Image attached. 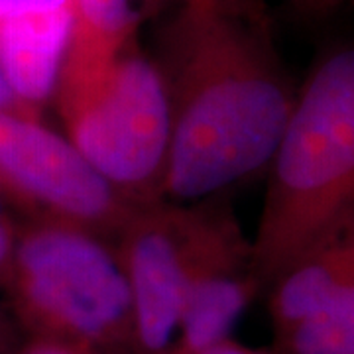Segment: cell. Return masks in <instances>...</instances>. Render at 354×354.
<instances>
[{
    "instance_id": "obj_13",
    "label": "cell",
    "mask_w": 354,
    "mask_h": 354,
    "mask_svg": "<svg viewBox=\"0 0 354 354\" xmlns=\"http://www.w3.org/2000/svg\"><path fill=\"white\" fill-rule=\"evenodd\" d=\"M354 0H286L291 12L307 22H321L353 4Z\"/></svg>"
},
{
    "instance_id": "obj_3",
    "label": "cell",
    "mask_w": 354,
    "mask_h": 354,
    "mask_svg": "<svg viewBox=\"0 0 354 354\" xmlns=\"http://www.w3.org/2000/svg\"><path fill=\"white\" fill-rule=\"evenodd\" d=\"M14 315L34 335L93 354L134 348V315L113 242L81 228H18L6 286Z\"/></svg>"
},
{
    "instance_id": "obj_2",
    "label": "cell",
    "mask_w": 354,
    "mask_h": 354,
    "mask_svg": "<svg viewBox=\"0 0 354 354\" xmlns=\"http://www.w3.org/2000/svg\"><path fill=\"white\" fill-rule=\"evenodd\" d=\"M266 176L250 239L260 290L354 218V44L325 51L311 67Z\"/></svg>"
},
{
    "instance_id": "obj_8",
    "label": "cell",
    "mask_w": 354,
    "mask_h": 354,
    "mask_svg": "<svg viewBox=\"0 0 354 354\" xmlns=\"http://www.w3.org/2000/svg\"><path fill=\"white\" fill-rule=\"evenodd\" d=\"M71 24L55 79V104L64 114L83 101L136 44L153 0H67Z\"/></svg>"
},
{
    "instance_id": "obj_5",
    "label": "cell",
    "mask_w": 354,
    "mask_h": 354,
    "mask_svg": "<svg viewBox=\"0 0 354 354\" xmlns=\"http://www.w3.org/2000/svg\"><path fill=\"white\" fill-rule=\"evenodd\" d=\"M236 216L216 199L140 203L114 236L134 315L138 354H167L191 279Z\"/></svg>"
},
{
    "instance_id": "obj_11",
    "label": "cell",
    "mask_w": 354,
    "mask_h": 354,
    "mask_svg": "<svg viewBox=\"0 0 354 354\" xmlns=\"http://www.w3.org/2000/svg\"><path fill=\"white\" fill-rule=\"evenodd\" d=\"M276 341L279 354H354V276L315 315Z\"/></svg>"
},
{
    "instance_id": "obj_12",
    "label": "cell",
    "mask_w": 354,
    "mask_h": 354,
    "mask_svg": "<svg viewBox=\"0 0 354 354\" xmlns=\"http://www.w3.org/2000/svg\"><path fill=\"white\" fill-rule=\"evenodd\" d=\"M181 2H195V4H203V6L215 8L218 12L250 20L254 24L272 26L270 14H268V6H266V0H181Z\"/></svg>"
},
{
    "instance_id": "obj_18",
    "label": "cell",
    "mask_w": 354,
    "mask_h": 354,
    "mask_svg": "<svg viewBox=\"0 0 354 354\" xmlns=\"http://www.w3.org/2000/svg\"><path fill=\"white\" fill-rule=\"evenodd\" d=\"M0 207H2V199H0Z\"/></svg>"
},
{
    "instance_id": "obj_7",
    "label": "cell",
    "mask_w": 354,
    "mask_h": 354,
    "mask_svg": "<svg viewBox=\"0 0 354 354\" xmlns=\"http://www.w3.org/2000/svg\"><path fill=\"white\" fill-rule=\"evenodd\" d=\"M252 242L239 221L223 232L185 291L176 342L167 354H197L230 341V333L258 295Z\"/></svg>"
},
{
    "instance_id": "obj_1",
    "label": "cell",
    "mask_w": 354,
    "mask_h": 354,
    "mask_svg": "<svg viewBox=\"0 0 354 354\" xmlns=\"http://www.w3.org/2000/svg\"><path fill=\"white\" fill-rule=\"evenodd\" d=\"M153 64L171 120L165 201L215 199L266 174L297 97L272 26L181 2Z\"/></svg>"
},
{
    "instance_id": "obj_17",
    "label": "cell",
    "mask_w": 354,
    "mask_h": 354,
    "mask_svg": "<svg viewBox=\"0 0 354 354\" xmlns=\"http://www.w3.org/2000/svg\"><path fill=\"white\" fill-rule=\"evenodd\" d=\"M197 354H268V353H260V351H252V348H246V346H242L239 342L234 341H225L221 342V344H216V346H211V348H207V351H203V353Z\"/></svg>"
},
{
    "instance_id": "obj_16",
    "label": "cell",
    "mask_w": 354,
    "mask_h": 354,
    "mask_svg": "<svg viewBox=\"0 0 354 354\" xmlns=\"http://www.w3.org/2000/svg\"><path fill=\"white\" fill-rule=\"evenodd\" d=\"M14 344V325L6 311L0 307V354H10Z\"/></svg>"
},
{
    "instance_id": "obj_15",
    "label": "cell",
    "mask_w": 354,
    "mask_h": 354,
    "mask_svg": "<svg viewBox=\"0 0 354 354\" xmlns=\"http://www.w3.org/2000/svg\"><path fill=\"white\" fill-rule=\"evenodd\" d=\"M16 354H93L87 351H79L73 346H67L62 342L44 341V339H32L24 348H20Z\"/></svg>"
},
{
    "instance_id": "obj_14",
    "label": "cell",
    "mask_w": 354,
    "mask_h": 354,
    "mask_svg": "<svg viewBox=\"0 0 354 354\" xmlns=\"http://www.w3.org/2000/svg\"><path fill=\"white\" fill-rule=\"evenodd\" d=\"M0 113H20L39 116L36 111L28 109L24 102L16 97V93H14L12 87L8 85V81H6V77H4L2 71H0Z\"/></svg>"
},
{
    "instance_id": "obj_9",
    "label": "cell",
    "mask_w": 354,
    "mask_h": 354,
    "mask_svg": "<svg viewBox=\"0 0 354 354\" xmlns=\"http://www.w3.org/2000/svg\"><path fill=\"white\" fill-rule=\"evenodd\" d=\"M69 24V2L0 10V71L16 97L36 113L53 93Z\"/></svg>"
},
{
    "instance_id": "obj_10",
    "label": "cell",
    "mask_w": 354,
    "mask_h": 354,
    "mask_svg": "<svg viewBox=\"0 0 354 354\" xmlns=\"http://www.w3.org/2000/svg\"><path fill=\"white\" fill-rule=\"evenodd\" d=\"M354 276V218L305 252L270 288L276 339L315 315Z\"/></svg>"
},
{
    "instance_id": "obj_4",
    "label": "cell",
    "mask_w": 354,
    "mask_h": 354,
    "mask_svg": "<svg viewBox=\"0 0 354 354\" xmlns=\"http://www.w3.org/2000/svg\"><path fill=\"white\" fill-rule=\"evenodd\" d=\"M59 118L67 140L120 195L134 203L164 199L169 104L158 67L136 44Z\"/></svg>"
},
{
    "instance_id": "obj_6",
    "label": "cell",
    "mask_w": 354,
    "mask_h": 354,
    "mask_svg": "<svg viewBox=\"0 0 354 354\" xmlns=\"http://www.w3.org/2000/svg\"><path fill=\"white\" fill-rule=\"evenodd\" d=\"M0 199L30 223L81 228L111 242L140 205L114 189L65 134L20 113H0Z\"/></svg>"
}]
</instances>
